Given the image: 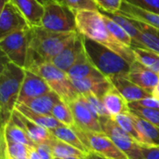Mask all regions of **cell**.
Here are the masks:
<instances>
[{
	"label": "cell",
	"mask_w": 159,
	"mask_h": 159,
	"mask_svg": "<svg viewBox=\"0 0 159 159\" xmlns=\"http://www.w3.org/2000/svg\"><path fill=\"white\" fill-rule=\"evenodd\" d=\"M48 143H49L52 149V153L55 159L86 158V157L88 156L87 154L81 152L74 146L58 140L52 134Z\"/></svg>",
	"instance_id": "cell-25"
},
{
	"label": "cell",
	"mask_w": 159,
	"mask_h": 159,
	"mask_svg": "<svg viewBox=\"0 0 159 159\" xmlns=\"http://www.w3.org/2000/svg\"><path fill=\"white\" fill-rule=\"evenodd\" d=\"M131 5H134L146 11L158 14L159 15V0H124Z\"/></svg>",
	"instance_id": "cell-37"
},
{
	"label": "cell",
	"mask_w": 159,
	"mask_h": 159,
	"mask_svg": "<svg viewBox=\"0 0 159 159\" xmlns=\"http://www.w3.org/2000/svg\"><path fill=\"white\" fill-rule=\"evenodd\" d=\"M32 28L27 19L10 0L1 8L0 13V39L18 31Z\"/></svg>",
	"instance_id": "cell-10"
},
{
	"label": "cell",
	"mask_w": 159,
	"mask_h": 159,
	"mask_svg": "<svg viewBox=\"0 0 159 159\" xmlns=\"http://www.w3.org/2000/svg\"><path fill=\"white\" fill-rule=\"evenodd\" d=\"M10 119L25 130L28 137L35 145L47 143L51 137V133L49 130L34 123L33 121L25 117L22 114L18 112L16 109L14 110Z\"/></svg>",
	"instance_id": "cell-15"
},
{
	"label": "cell",
	"mask_w": 159,
	"mask_h": 159,
	"mask_svg": "<svg viewBox=\"0 0 159 159\" xmlns=\"http://www.w3.org/2000/svg\"><path fill=\"white\" fill-rule=\"evenodd\" d=\"M21 11L31 27L41 26L45 7L38 0H10Z\"/></svg>",
	"instance_id": "cell-18"
},
{
	"label": "cell",
	"mask_w": 159,
	"mask_h": 159,
	"mask_svg": "<svg viewBox=\"0 0 159 159\" xmlns=\"http://www.w3.org/2000/svg\"><path fill=\"white\" fill-rule=\"evenodd\" d=\"M102 13L105 14L109 18H111L113 20H115L116 23H118L123 29L127 31V33L131 36L133 39V45L132 48H141V41H142V34L140 30L133 24L132 20L130 18L124 16L123 14L119 12H114V13H109L105 12L102 9H99Z\"/></svg>",
	"instance_id": "cell-27"
},
{
	"label": "cell",
	"mask_w": 159,
	"mask_h": 159,
	"mask_svg": "<svg viewBox=\"0 0 159 159\" xmlns=\"http://www.w3.org/2000/svg\"><path fill=\"white\" fill-rule=\"evenodd\" d=\"M84 100L87 102V103L89 105V107L93 110V112L100 117V119L102 118H105V117H110L108 112L106 111L104 104L102 101V98H100L99 96L93 94V93H85V94H80Z\"/></svg>",
	"instance_id": "cell-34"
},
{
	"label": "cell",
	"mask_w": 159,
	"mask_h": 159,
	"mask_svg": "<svg viewBox=\"0 0 159 159\" xmlns=\"http://www.w3.org/2000/svg\"><path fill=\"white\" fill-rule=\"evenodd\" d=\"M28 158L29 159H42L38 154L35 146H30L28 150Z\"/></svg>",
	"instance_id": "cell-42"
},
{
	"label": "cell",
	"mask_w": 159,
	"mask_h": 159,
	"mask_svg": "<svg viewBox=\"0 0 159 159\" xmlns=\"http://www.w3.org/2000/svg\"><path fill=\"white\" fill-rule=\"evenodd\" d=\"M48 142L44 143L37 144L35 146L36 150H37L38 154L40 155L42 159H55L54 156H53V153H52V149H51V147Z\"/></svg>",
	"instance_id": "cell-40"
},
{
	"label": "cell",
	"mask_w": 159,
	"mask_h": 159,
	"mask_svg": "<svg viewBox=\"0 0 159 159\" xmlns=\"http://www.w3.org/2000/svg\"><path fill=\"white\" fill-rule=\"evenodd\" d=\"M76 27L80 34L113 50L130 64L136 61L132 48L121 43L110 33L99 9L76 11Z\"/></svg>",
	"instance_id": "cell-2"
},
{
	"label": "cell",
	"mask_w": 159,
	"mask_h": 159,
	"mask_svg": "<svg viewBox=\"0 0 159 159\" xmlns=\"http://www.w3.org/2000/svg\"><path fill=\"white\" fill-rule=\"evenodd\" d=\"M71 79H82L87 77H99L104 76L89 61V57L81 60L75 63L68 72Z\"/></svg>",
	"instance_id": "cell-28"
},
{
	"label": "cell",
	"mask_w": 159,
	"mask_h": 159,
	"mask_svg": "<svg viewBox=\"0 0 159 159\" xmlns=\"http://www.w3.org/2000/svg\"><path fill=\"white\" fill-rule=\"evenodd\" d=\"M100 11V10H99ZM101 12V11H100ZM102 13V12H101ZM103 16V20L104 22L107 26V28L109 29L110 33L121 43L125 44L126 46L132 48L133 45V39L131 38V36L127 33V31L125 29H123L118 23H116L115 20H113L111 18H109L108 16H106L105 14L102 13Z\"/></svg>",
	"instance_id": "cell-33"
},
{
	"label": "cell",
	"mask_w": 159,
	"mask_h": 159,
	"mask_svg": "<svg viewBox=\"0 0 159 159\" xmlns=\"http://www.w3.org/2000/svg\"><path fill=\"white\" fill-rule=\"evenodd\" d=\"M132 116L143 137L145 145L159 146V127L137 116L134 114H132Z\"/></svg>",
	"instance_id": "cell-29"
},
{
	"label": "cell",
	"mask_w": 159,
	"mask_h": 159,
	"mask_svg": "<svg viewBox=\"0 0 159 159\" xmlns=\"http://www.w3.org/2000/svg\"><path fill=\"white\" fill-rule=\"evenodd\" d=\"M112 119H114L122 129H124L128 134H129L141 145H145L143 137L137 124L135 123L130 111L121 114V115H118Z\"/></svg>",
	"instance_id": "cell-30"
},
{
	"label": "cell",
	"mask_w": 159,
	"mask_h": 159,
	"mask_svg": "<svg viewBox=\"0 0 159 159\" xmlns=\"http://www.w3.org/2000/svg\"><path fill=\"white\" fill-rule=\"evenodd\" d=\"M129 109L131 108H153V109H159V100L157 98L150 96L140 101L129 103Z\"/></svg>",
	"instance_id": "cell-39"
},
{
	"label": "cell",
	"mask_w": 159,
	"mask_h": 159,
	"mask_svg": "<svg viewBox=\"0 0 159 159\" xmlns=\"http://www.w3.org/2000/svg\"><path fill=\"white\" fill-rule=\"evenodd\" d=\"M75 33H56L42 26L31 28V41L25 70L33 71L44 62H51L76 36Z\"/></svg>",
	"instance_id": "cell-1"
},
{
	"label": "cell",
	"mask_w": 159,
	"mask_h": 159,
	"mask_svg": "<svg viewBox=\"0 0 159 159\" xmlns=\"http://www.w3.org/2000/svg\"><path fill=\"white\" fill-rule=\"evenodd\" d=\"M132 49L136 61L159 75L158 53L144 48H132Z\"/></svg>",
	"instance_id": "cell-31"
},
{
	"label": "cell",
	"mask_w": 159,
	"mask_h": 159,
	"mask_svg": "<svg viewBox=\"0 0 159 159\" xmlns=\"http://www.w3.org/2000/svg\"><path fill=\"white\" fill-rule=\"evenodd\" d=\"M87 57L88 55L84 46L83 35L78 33L76 36L62 49V51L52 60L51 62L59 69L67 73L75 63Z\"/></svg>",
	"instance_id": "cell-12"
},
{
	"label": "cell",
	"mask_w": 159,
	"mask_h": 159,
	"mask_svg": "<svg viewBox=\"0 0 159 159\" xmlns=\"http://www.w3.org/2000/svg\"><path fill=\"white\" fill-rule=\"evenodd\" d=\"M25 76V69L11 62L2 54L0 72V122L1 127L11 118Z\"/></svg>",
	"instance_id": "cell-3"
},
{
	"label": "cell",
	"mask_w": 159,
	"mask_h": 159,
	"mask_svg": "<svg viewBox=\"0 0 159 159\" xmlns=\"http://www.w3.org/2000/svg\"><path fill=\"white\" fill-rule=\"evenodd\" d=\"M152 96L155 97V98H157V100H159V84L157 86V88L154 89V91L152 93Z\"/></svg>",
	"instance_id": "cell-45"
},
{
	"label": "cell",
	"mask_w": 159,
	"mask_h": 159,
	"mask_svg": "<svg viewBox=\"0 0 159 159\" xmlns=\"http://www.w3.org/2000/svg\"><path fill=\"white\" fill-rule=\"evenodd\" d=\"M61 101V98L53 91H50L45 95L39 96L33 100H30L23 104L27 106L29 109L43 115H51V112L55 106V104Z\"/></svg>",
	"instance_id": "cell-23"
},
{
	"label": "cell",
	"mask_w": 159,
	"mask_h": 159,
	"mask_svg": "<svg viewBox=\"0 0 159 159\" xmlns=\"http://www.w3.org/2000/svg\"><path fill=\"white\" fill-rule=\"evenodd\" d=\"M129 111L137 116L159 127V109L153 108H131Z\"/></svg>",
	"instance_id": "cell-35"
},
{
	"label": "cell",
	"mask_w": 159,
	"mask_h": 159,
	"mask_svg": "<svg viewBox=\"0 0 159 159\" xmlns=\"http://www.w3.org/2000/svg\"><path fill=\"white\" fill-rule=\"evenodd\" d=\"M126 76L151 94L159 84L158 74L148 69L138 61L130 64V70Z\"/></svg>",
	"instance_id": "cell-14"
},
{
	"label": "cell",
	"mask_w": 159,
	"mask_h": 159,
	"mask_svg": "<svg viewBox=\"0 0 159 159\" xmlns=\"http://www.w3.org/2000/svg\"><path fill=\"white\" fill-rule=\"evenodd\" d=\"M126 17L143 21L156 29L159 30V15L155 14L144 9H142L134 5H131L126 1L122 3L121 8L118 11Z\"/></svg>",
	"instance_id": "cell-20"
},
{
	"label": "cell",
	"mask_w": 159,
	"mask_h": 159,
	"mask_svg": "<svg viewBox=\"0 0 159 159\" xmlns=\"http://www.w3.org/2000/svg\"><path fill=\"white\" fill-rule=\"evenodd\" d=\"M100 120L102 131L111 138L115 144L128 157V158L144 159L143 145L122 129L114 119L111 117H105Z\"/></svg>",
	"instance_id": "cell-9"
},
{
	"label": "cell",
	"mask_w": 159,
	"mask_h": 159,
	"mask_svg": "<svg viewBox=\"0 0 159 159\" xmlns=\"http://www.w3.org/2000/svg\"><path fill=\"white\" fill-rule=\"evenodd\" d=\"M44 7L49 3H52V2H64V0H38Z\"/></svg>",
	"instance_id": "cell-43"
},
{
	"label": "cell",
	"mask_w": 159,
	"mask_h": 159,
	"mask_svg": "<svg viewBox=\"0 0 159 159\" xmlns=\"http://www.w3.org/2000/svg\"><path fill=\"white\" fill-rule=\"evenodd\" d=\"M109 79L129 103L152 96L150 92L130 81L127 76L117 75Z\"/></svg>",
	"instance_id": "cell-16"
},
{
	"label": "cell",
	"mask_w": 159,
	"mask_h": 159,
	"mask_svg": "<svg viewBox=\"0 0 159 159\" xmlns=\"http://www.w3.org/2000/svg\"><path fill=\"white\" fill-rule=\"evenodd\" d=\"M31 72L39 75L47 82L50 89L67 104L80 96L68 74L56 67L52 62H44Z\"/></svg>",
	"instance_id": "cell-5"
},
{
	"label": "cell",
	"mask_w": 159,
	"mask_h": 159,
	"mask_svg": "<svg viewBox=\"0 0 159 159\" xmlns=\"http://www.w3.org/2000/svg\"><path fill=\"white\" fill-rule=\"evenodd\" d=\"M6 141L25 144L27 146H36L28 137L25 130L11 119L1 127V137Z\"/></svg>",
	"instance_id": "cell-24"
},
{
	"label": "cell",
	"mask_w": 159,
	"mask_h": 159,
	"mask_svg": "<svg viewBox=\"0 0 159 159\" xmlns=\"http://www.w3.org/2000/svg\"><path fill=\"white\" fill-rule=\"evenodd\" d=\"M133 24L142 34L141 48L153 50L159 54V30L134 19H131Z\"/></svg>",
	"instance_id": "cell-21"
},
{
	"label": "cell",
	"mask_w": 159,
	"mask_h": 159,
	"mask_svg": "<svg viewBox=\"0 0 159 159\" xmlns=\"http://www.w3.org/2000/svg\"><path fill=\"white\" fill-rule=\"evenodd\" d=\"M85 159H107V158H104V157H99V156H97V155H95V154H89L87 157H86V158Z\"/></svg>",
	"instance_id": "cell-44"
},
{
	"label": "cell",
	"mask_w": 159,
	"mask_h": 159,
	"mask_svg": "<svg viewBox=\"0 0 159 159\" xmlns=\"http://www.w3.org/2000/svg\"><path fill=\"white\" fill-rule=\"evenodd\" d=\"M79 138L89 149V154H95L107 159H129L103 131H85L74 127Z\"/></svg>",
	"instance_id": "cell-7"
},
{
	"label": "cell",
	"mask_w": 159,
	"mask_h": 159,
	"mask_svg": "<svg viewBox=\"0 0 159 159\" xmlns=\"http://www.w3.org/2000/svg\"><path fill=\"white\" fill-rule=\"evenodd\" d=\"M31 41V28L12 33L0 39V48L11 62L25 68Z\"/></svg>",
	"instance_id": "cell-8"
},
{
	"label": "cell",
	"mask_w": 159,
	"mask_h": 159,
	"mask_svg": "<svg viewBox=\"0 0 159 159\" xmlns=\"http://www.w3.org/2000/svg\"><path fill=\"white\" fill-rule=\"evenodd\" d=\"M64 2L75 12L79 10H98L94 0H64Z\"/></svg>",
	"instance_id": "cell-36"
},
{
	"label": "cell",
	"mask_w": 159,
	"mask_h": 159,
	"mask_svg": "<svg viewBox=\"0 0 159 159\" xmlns=\"http://www.w3.org/2000/svg\"><path fill=\"white\" fill-rule=\"evenodd\" d=\"M72 81L80 94L90 92L100 98H102V96L114 86L111 80L106 76L72 79Z\"/></svg>",
	"instance_id": "cell-17"
},
{
	"label": "cell",
	"mask_w": 159,
	"mask_h": 159,
	"mask_svg": "<svg viewBox=\"0 0 159 159\" xmlns=\"http://www.w3.org/2000/svg\"><path fill=\"white\" fill-rule=\"evenodd\" d=\"M50 91L52 90L39 75L25 70V76L18 98V103H24Z\"/></svg>",
	"instance_id": "cell-13"
},
{
	"label": "cell",
	"mask_w": 159,
	"mask_h": 159,
	"mask_svg": "<svg viewBox=\"0 0 159 159\" xmlns=\"http://www.w3.org/2000/svg\"><path fill=\"white\" fill-rule=\"evenodd\" d=\"M51 116L53 117H55L61 124H62L64 126H67L70 128L75 127L74 115H73V112H72L69 104L62 102L61 100L59 101L55 104V106L51 112Z\"/></svg>",
	"instance_id": "cell-32"
},
{
	"label": "cell",
	"mask_w": 159,
	"mask_h": 159,
	"mask_svg": "<svg viewBox=\"0 0 159 159\" xmlns=\"http://www.w3.org/2000/svg\"><path fill=\"white\" fill-rule=\"evenodd\" d=\"M0 159H29L28 157H9V158H0Z\"/></svg>",
	"instance_id": "cell-46"
},
{
	"label": "cell",
	"mask_w": 159,
	"mask_h": 159,
	"mask_svg": "<svg viewBox=\"0 0 159 159\" xmlns=\"http://www.w3.org/2000/svg\"><path fill=\"white\" fill-rule=\"evenodd\" d=\"M102 101L111 118L129 111V102L125 100V98L116 89L115 86H113L102 96Z\"/></svg>",
	"instance_id": "cell-19"
},
{
	"label": "cell",
	"mask_w": 159,
	"mask_h": 159,
	"mask_svg": "<svg viewBox=\"0 0 159 159\" xmlns=\"http://www.w3.org/2000/svg\"><path fill=\"white\" fill-rule=\"evenodd\" d=\"M86 53L92 64L106 77L126 76L130 70V63L120 55L106 47L83 36Z\"/></svg>",
	"instance_id": "cell-4"
},
{
	"label": "cell",
	"mask_w": 159,
	"mask_h": 159,
	"mask_svg": "<svg viewBox=\"0 0 159 159\" xmlns=\"http://www.w3.org/2000/svg\"><path fill=\"white\" fill-rule=\"evenodd\" d=\"M69 106L73 112L76 128L85 131H102L100 117L93 112L81 95L69 103Z\"/></svg>",
	"instance_id": "cell-11"
},
{
	"label": "cell",
	"mask_w": 159,
	"mask_h": 159,
	"mask_svg": "<svg viewBox=\"0 0 159 159\" xmlns=\"http://www.w3.org/2000/svg\"><path fill=\"white\" fill-rule=\"evenodd\" d=\"M94 2L98 6L99 9L105 12L114 13L120 10L124 0H94Z\"/></svg>",
	"instance_id": "cell-38"
},
{
	"label": "cell",
	"mask_w": 159,
	"mask_h": 159,
	"mask_svg": "<svg viewBox=\"0 0 159 159\" xmlns=\"http://www.w3.org/2000/svg\"><path fill=\"white\" fill-rule=\"evenodd\" d=\"M68 159H85V158H68Z\"/></svg>",
	"instance_id": "cell-47"
},
{
	"label": "cell",
	"mask_w": 159,
	"mask_h": 159,
	"mask_svg": "<svg viewBox=\"0 0 159 159\" xmlns=\"http://www.w3.org/2000/svg\"><path fill=\"white\" fill-rule=\"evenodd\" d=\"M41 26L56 33H75L76 27V12L65 2H52L45 6Z\"/></svg>",
	"instance_id": "cell-6"
},
{
	"label": "cell",
	"mask_w": 159,
	"mask_h": 159,
	"mask_svg": "<svg viewBox=\"0 0 159 159\" xmlns=\"http://www.w3.org/2000/svg\"><path fill=\"white\" fill-rule=\"evenodd\" d=\"M15 109L18 112H20V114H22L25 117H27L28 119L33 121L34 123L37 124L38 126H40L42 128L47 129L49 131L60 127L61 125H62L51 115H43V114L36 113V112L29 109L27 106L20 104V103H17Z\"/></svg>",
	"instance_id": "cell-22"
},
{
	"label": "cell",
	"mask_w": 159,
	"mask_h": 159,
	"mask_svg": "<svg viewBox=\"0 0 159 159\" xmlns=\"http://www.w3.org/2000/svg\"><path fill=\"white\" fill-rule=\"evenodd\" d=\"M144 159H159V146L143 145Z\"/></svg>",
	"instance_id": "cell-41"
},
{
	"label": "cell",
	"mask_w": 159,
	"mask_h": 159,
	"mask_svg": "<svg viewBox=\"0 0 159 159\" xmlns=\"http://www.w3.org/2000/svg\"><path fill=\"white\" fill-rule=\"evenodd\" d=\"M50 133L58 140L74 146L75 148L80 150L81 152H83L87 155L89 154V149L83 143V142L81 141V139L79 138L78 134L76 133V131L75 130L74 128L61 125L60 127L50 130Z\"/></svg>",
	"instance_id": "cell-26"
}]
</instances>
